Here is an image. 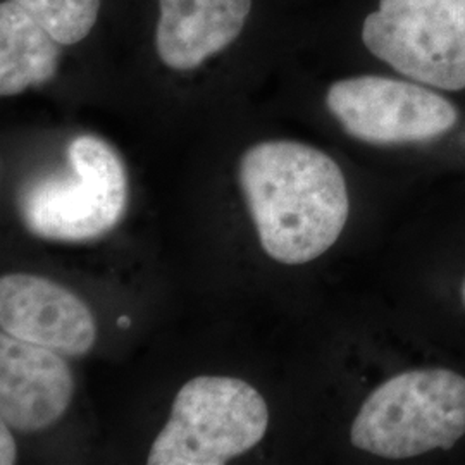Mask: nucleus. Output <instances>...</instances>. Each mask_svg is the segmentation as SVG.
<instances>
[{
  "instance_id": "1",
  "label": "nucleus",
  "mask_w": 465,
  "mask_h": 465,
  "mask_svg": "<svg viewBox=\"0 0 465 465\" xmlns=\"http://www.w3.org/2000/svg\"><path fill=\"white\" fill-rule=\"evenodd\" d=\"M240 186L259 242L271 259L307 264L331 249L349 219V188L326 152L292 140L250 147Z\"/></svg>"
},
{
  "instance_id": "2",
  "label": "nucleus",
  "mask_w": 465,
  "mask_h": 465,
  "mask_svg": "<svg viewBox=\"0 0 465 465\" xmlns=\"http://www.w3.org/2000/svg\"><path fill=\"white\" fill-rule=\"evenodd\" d=\"M465 434V378L416 369L390 378L362 403L350 431L355 449L384 459L450 450Z\"/></svg>"
},
{
  "instance_id": "3",
  "label": "nucleus",
  "mask_w": 465,
  "mask_h": 465,
  "mask_svg": "<svg viewBox=\"0 0 465 465\" xmlns=\"http://www.w3.org/2000/svg\"><path fill=\"white\" fill-rule=\"evenodd\" d=\"M69 176L26 184L17 209L30 232L54 242H90L114 230L128 205V174L116 150L94 134L67 147Z\"/></svg>"
},
{
  "instance_id": "4",
  "label": "nucleus",
  "mask_w": 465,
  "mask_h": 465,
  "mask_svg": "<svg viewBox=\"0 0 465 465\" xmlns=\"http://www.w3.org/2000/svg\"><path fill=\"white\" fill-rule=\"evenodd\" d=\"M269 426L266 400L249 382L199 376L182 386L149 465H223L261 443Z\"/></svg>"
},
{
  "instance_id": "5",
  "label": "nucleus",
  "mask_w": 465,
  "mask_h": 465,
  "mask_svg": "<svg viewBox=\"0 0 465 465\" xmlns=\"http://www.w3.org/2000/svg\"><path fill=\"white\" fill-rule=\"evenodd\" d=\"M361 40L403 78L449 94L465 90V0H376Z\"/></svg>"
},
{
  "instance_id": "6",
  "label": "nucleus",
  "mask_w": 465,
  "mask_h": 465,
  "mask_svg": "<svg viewBox=\"0 0 465 465\" xmlns=\"http://www.w3.org/2000/svg\"><path fill=\"white\" fill-rule=\"evenodd\" d=\"M326 107L345 134L378 147L430 143L460 121L459 107L441 90L403 76L338 80L326 92Z\"/></svg>"
},
{
  "instance_id": "7",
  "label": "nucleus",
  "mask_w": 465,
  "mask_h": 465,
  "mask_svg": "<svg viewBox=\"0 0 465 465\" xmlns=\"http://www.w3.org/2000/svg\"><path fill=\"white\" fill-rule=\"evenodd\" d=\"M0 328L15 338L80 357L97 340L95 317L78 295L35 274L0 280Z\"/></svg>"
},
{
  "instance_id": "8",
  "label": "nucleus",
  "mask_w": 465,
  "mask_h": 465,
  "mask_svg": "<svg viewBox=\"0 0 465 465\" xmlns=\"http://www.w3.org/2000/svg\"><path fill=\"white\" fill-rule=\"evenodd\" d=\"M74 395L73 372L55 350L0 336V417L19 432L47 430Z\"/></svg>"
},
{
  "instance_id": "9",
  "label": "nucleus",
  "mask_w": 465,
  "mask_h": 465,
  "mask_svg": "<svg viewBox=\"0 0 465 465\" xmlns=\"http://www.w3.org/2000/svg\"><path fill=\"white\" fill-rule=\"evenodd\" d=\"M253 0H159L155 52L174 71H192L242 35Z\"/></svg>"
},
{
  "instance_id": "10",
  "label": "nucleus",
  "mask_w": 465,
  "mask_h": 465,
  "mask_svg": "<svg viewBox=\"0 0 465 465\" xmlns=\"http://www.w3.org/2000/svg\"><path fill=\"white\" fill-rule=\"evenodd\" d=\"M61 44L15 0L0 4V95L13 97L50 82Z\"/></svg>"
},
{
  "instance_id": "11",
  "label": "nucleus",
  "mask_w": 465,
  "mask_h": 465,
  "mask_svg": "<svg viewBox=\"0 0 465 465\" xmlns=\"http://www.w3.org/2000/svg\"><path fill=\"white\" fill-rule=\"evenodd\" d=\"M63 47L80 44L99 19L102 0H15Z\"/></svg>"
},
{
  "instance_id": "12",
  "label": "nucleus",
  "mask_w": 465,
  "mask_h": 465,
  "mask_svg": "<svg viewBox=\"0 0 465 465\" xmlns=\"http://www.w3.org/2000/svg\"><path fill=\"white\" fill-rule=\"evenodd\" d=\"M13 428H9L5 422L0 424V464L13 465L16 462V441L11 432Z\"/></svg>"
},
{
  "instance_id": "13",
  "label": "nucleus",
  "mask_w": 465,
  "mask_h": 465,
  "mask_svg": "<svg viewBox=\"0 0 465 465\" xmlns=\"http://www.w3.org/2000/svg\"><path fill=\"white\" fill-rule=\"evenodd\" d=\"M117 326H119V328H128V326H130V319L126 316L119 317V319H117Z\"/></svg>"
},
{
  "instance_id": "14",
  "label": "nucleus",
  "mask_w": 465,
  "mask_h": 465,
  "mask_svg": "<svg viewBox=\"0 0 465 465\" xmlns=\"http://www.w3.org/2000/svg\"><path fill=\"white\" fill-rule=\"evenodd\" d=\"M462 297H464V302H465V282H464V288H462Z\"/></svg>"
}]
</instances>
